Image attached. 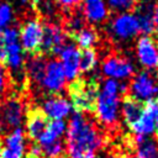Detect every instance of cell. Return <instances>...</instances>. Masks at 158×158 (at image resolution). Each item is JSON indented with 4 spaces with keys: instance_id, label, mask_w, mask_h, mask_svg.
<instances>
[{
    "instance_id": "6da1fadb",
    "label": "cell",
    "mask_w": 158,
    "mask_h": 158,
    "mask_svg": "<svg viewBox=\"0 0 158 158\" xmlns=\"http://www.w3.org/2000/svg\"><path fill=\"white\" fill-rule=\"evenodd\" d=\"M107 142L106 136L99 130L98 122L85 114L75 112L70 118L67 131L68 158H96V151Z\"/></svg>"
},
{
    "instance_id": "7a4b0ae2",
    "label": "cell",
    "mask_w": 158,
    "mask_h": 158,
    "mask_svg": "<svg viewBox=\"0 0 158 158\" xmlns=\"http://www.w3.org/2000/svg\"><path fill=\"white\" fill-rule=\"evenodd\" d=\"M67 90L75 112H95L96 101L100 93V84L96 79L85 80L81 78H75L68 84Z\"/></svg>"
},
{
    "instance_id": "3957f363",
    "label": "cell",
    "mask_w": 158,
    "mask_h": 158,
    "mask_svg": "<svg viewBox=\"0 0 158 158\" xmlns=\"http://www.w3.org/2000/svg\"><path fill=\"white\" fill-rule=\"evenodd\" d=\"M0 62L14 74L23 73V49L19 41V30L6 27L0 31Z\"/></svg>"
},
{
    "instance_id": "277c9868",
    "label": "cell",
    "mask_w": 158,
    "mask_h": 158,
    "mask_svg": "<svg viewBox=\"0 0 158 158\" xmlns=\"http://www.w3.org/2000/svg\"><path fill=\"white\" fill-rule=\"evenodd\" d=\"M158 93V77L156 72L142 70L137 74H133L130 85H127L128 95L133 96L141 101L152 100L153 96Z\"/></svg>"
},
{
    "instance_id": "5b68a950",
    "label": "cell",
    "mask_w": 158,
    "mask_h": 158,
    "mask_svg": "<svg viewBox=\"0 0 158 158\" xmlns=\"http://www.w3.org/2000/svg\"><path fill=\"white\" fill-rule=\"evenodd\" d=\"M118 94L101 90L96 101V120L106 128H117L118 123Z\"/></svg>"
},
{
    "instance_id": "8992f818",
    "label": "cell",
    "mask_w": 158,
    "mask_h": 158,
    "mask_svg": "<svg viewBox=\"0 0 158 158\" xmlns=\"http://www.w3.org/2000/svg\"><path fill=\"white\" fill-rule=\"evenodd\" d=\"M43 36V25L38 19L30 17L22 22L19 30V41L22 49L30 54H38Z\"/></svg>"
},
{
    "instance_id": "52a82bcc",
    "label": "cell",
    "mask_w": 158,
    "mask_h": 158,
    "mask_svg": "<svg viewBox=\"0 0 158 158\" xmlns=\"http://www.w3.org/2000/svg\"><path fill=\"white\" fill-rule=\"evenodd\" d=\"M109 32L115 41L125 42L135 38L139 33L138 21L132 12L116 14L109 25Z\"/></svg>"
},
{
    "instance_id": "ba28073f",
    "label": "cell",
    "mask_w": 158,
    "mask_h": 158,
    "mask_svg": "<svg viewBox=\"0 0 158 158\" xmlns=\"http://www.w3.org/2000/svg\"><path fill=\"white\" fill-rule=\"evenodd\" d=\"M101 72L104 75H106L110 79L126 80L133 77L135 65L131 62V59L123 56L112 54L104 59L101 64Z\"/></svg>"
},
{
    "instance_id": "9c48e42d",
    "label": "cell",
    "mask_w": 158,
    "mask_h": 158,
    "mask_svg": "<svg viewBox=\"0 0 158 158\" xmlns=\"http://www.w3.org/2000/svg\"><path fill=\"white\" fill-rule=\"evenodd\" d=\"M136 57L138 63L151 72L158 69V43L149 35H143L136 41Z\"/></svg>"
},
{
    "instance_id": "30bf717a",
    "label": "cell",
    "mask_w": 158,
    "mask_h": 158,
    "mask_svg": "<svg viewBox=\"0 0 158 158\" xmlns=\"http://www.w3.org/2000/svg\"><path fill=\"white\" fill-rule=\"evenodd\" d=\"M65 38L67 33L58 23L49 22L44 25L40 52L44 54H58L65 44Z\"/></svg>"
},
{
    "instance_id": "8fae6325",
    "label": "cell",
    "mask_w": 158,
    "mask_h": 158,
    "mask_svg": "<svg viewBox=\"0 0 158 158\" xmlns=\"http://www.w3.org/2000/svg\"><path fill=\"white\" fill-rule=\"evenodd\" d=\"M65 80L67 79L59 60H56V59L47 60L44 74H43L40 88L43 89L49 95L59 94V91L65 85Z\"/></svg>"
},
{
    "instance_id": "7c38bea8",
    "label": "cell",
    "mask_w": 158,
    "mask_h": 158,
    "mask_svg": "<svg viewBox=\"0 0 158 158\" xmlns=\"http://www.w3.org/2000/svg\"><path fill=\"white\" fill-rule=\"evenodd\" d=\"M23 115V102L19 96H10L0 104V125L2 130L15 128Z\"/></svg>"
},
{
    "instance_id": "4fadbf2b",
    "label": "cell",
    "mask_w": 158,
    "mask_h": 158,
    "mask_svg": "<svg viewBox=\"0 0 158 158\" xmlns=\"http://www.w3.org/2000/svg\"><path fill=\"white\" fill-rule=\"evenodd\" d=\"M49 122V117L43 112L41 107H28L26 111V131L28 138L37 142V139L47 130Z\"/></svg>"
},
{
    "instance_id": "5bb4252c",
    "label": "cell",
    "mask_w": 158,
    "mask_h": 158,
    "mask_svg": "<svg viewBox=\"0 0 158 158\" xmlns=\"http://www.w3.org/2000/svg\"><path fill=\"white\" fill-rule=\"evenodd\" d=\"M158 118V105L153 100H148L144 102V109L141 118L130 127V130L136 136H147L153 132L156 121Z\"/></svg>"
},
{
    "instance_id": "9a60e30c",
    "label": "cell",
    "mask_w": 158,
    "mask_h": 158,
    "mask_svg": "<svg viewBox=\"0 0 158 158\" xmlns=\"http://www.w3.org/2000/svg\"><path fill=\"white\" fill-rule=\"evenodd\" d=\"M79 49L74 44H64L60 49L59 54V63L63 68L65 79L72 81L78 78L79 72Z\"/></svg>"
},
{
    "instance_id": "2e32d148",
    "label": "cell",
    "mask_w": 158,
    "mask_h": 158,
    "mask_svg": "<svg viewBox=\"0 0 158 158\" xmlns=\"http://www.w3.org/2000/svg\"><path fill=\"white\" fill-rule=\"evenodd\" d=\"M81 11L84 20L93 25L105 22L110 12L106 0H83Z\"/></svg>"
},
{
    "instance_id": "e0dca14e",
    "label": "cell",
    "mask_w": 158,
    "mask_h": 158,
    "mask_svg": "<svg viewBox=\"0 0 158 158\" xmlns=\"http://www.w3.org/2000/svg\"><path fill=\"white\" fill-rule=\"evenodd\" d=\"M138 2V1H137ZM154 2L152 0H141L136 4V17L139 26V33L151 35L154 31L153 23V12H154Z\"/></svg>"
},
{
    "instance_id": "ac0fdd59",
    "label": "cell",
    "mask_w": 158,
    "mask_h": 158,
    "mask_svg": "<svg viewBox=\"0 0 158 158\" xmlns=\"http://www.w3.org/2000/svg\"><path fill=\"white\" fill-rule=\"evenodd\" d=\"M42 110L48 117L53 120H62L63 117L68 116L70 111V104L62 95L52 94L44 100Z\"/></svg>"
},
{
    "instance_id": "d6986e66",
    "label": "cell",
    "mask_w": 158,
    "mask_h": 158,
    "mask_svg": "<svg viewBox=\"0 0 158 158\" xmlns=\"http://www.w3.org/2000/svg\"><path fill=\"white\" fill-rule=\"evenodd\" d=\"M25 149V137L20 128H15L6 138L2 146L1 158H22Z\"/></svg>"
},
{
    "instance_id": "ffe728a7",
    "label": "cell",
    "mask_w": 158,
    "mask_h": 158,
    "mask_svg": "<svg viewBox=\"0 0 158 158\" xmlns=\"http://www.w3.org/2000/svg\"><path fill=\"white\" fill-rule=\"evenodd\" d=\"M144 102L146 101L137 100L128 94H123L122 116H123L125 123L128 126V128L131 126H133L141 118V116L143 114V109H144Z\"/></svg>"
},
{
    "instance_id": "44dd1931",
    "label": "cell",
    "mask_w": 158,
    "mask_h": 158,
    "mask_svg": "<svg viewBox=\"0 0 158 158\" xmlns=\"http://www.w3.org/2000/svg\"><path fill=\"white\" fill-rule=\"evenodd\" d=\"M70 38L74 41V46L81 49H89V48H94V46L98 44L99 35L93 27L85 26L81 30L77 31L75 33L70 35Z\"/></svg>"
},
{
    "instance_id": "7402d4cb",
    "label": "cell",
    "mask_w": 158,
    "mask_h": 158,
    "mask_svg": "<svg viewBox=\"0 0 158 158\" xmlns=\"http://www.w3.org/2000/svg\"><path fill=\"white\" fill-rule=\"evenodd\" d=\"M64 130H65V125L62 120H53V121L49 122L44 133L37 139V143L40 146L51 144V143H53V142H56L60 138Z\"/></svg>"
},
{
    "instance_id": "603a6c76",
    "label": "cell",
    "mask_w": 158,
    "mask_h": 158,
    "mask_svg": "<svg viewBox=\"0 0 158 158\" xmlns=\"http://www.w3.org/2000/svg\"><path fill=\"white\" fill-rule=\"evenodd\" d=\"M46 63L47 60L42 57L36 54L35 57H32L27 64V74H28V79L33 83L37 84L38 86L41 85L43 74H44V69H46Z\"/></svg>"
},
{
    "instance_id": "cb8c5ba5",
    "label": "cell",
    "mask_w": 158,
    "mask_h": 158,
    "mask_svg": "<svg viewBox=\"0 0 158 158\" xmlns=\"http://www.w3.org/2000/svg\"><path fill=\"white\" fill-rule=\"evenodd\" d=\"M135 146L137 147L136 158H158V148L156 143L144 136H135Z\"/></svg>"
},
{
    "instance_id": "d4e9b609",
    "label": "cell",
    "mask_w": 158,
    "mask_h": 158,
    "mask_svg": "<svg viewBox=\"0 0 158 158\" xmlns=\"http://www.w3.org/2000/svg\"><path fill=\"white\" fill-rule=\"evenodd\" d=\"M98 64V53L94 48L81 49L79 52V72L88 73L91 72Z\"/></svg>"
},
{
    "instance_id": "484cf974",
    "label": "cell",
    "mask_w": 158,
    "mask_h": 158,
    "mask_svg": "<svg viewBox=\"0 0 158 158\" xmlns=\"http://www.w3.org/2000/svg\"><path fill=\"white\" fill-rule=\"evenodd\" d=\"M109 10L114 12H128L135 9L137 0H106Z\"/></svg>"
},
{
    "instance_id": "4316f807",
    "label": "cell",
    "mask_w": 158,
    "mask_h": 158,
    "mask_svg": "<svg viewBox=\"0 0 158 158\" xmlns=\"http://www.w3.org/2000/svg\"><path fill=\"white\" fill-rule=\"evenodd\" d=\"M14 21L12 6L7 2H0V31L10 27Z\"/></svg>"
},
{
    "instance_id": "83f0119b",
    "label": "cell",
    "mask_w": 158,
    "mask_h": 158,
    "mask_svg": "<svg viewBox=\"0 0 158 158\" xmlns=\"http://www.w3.org/2000/svg\"><path fill=\"white\" fill-rule=\"evenodd\" d=\"M83 27H85V20H84L83 15L81 14H78V12L77 14H73L68 19V21L65 23V30H67V32H68L69 36L73 35V33H75L79 30H81Z\"/></svg>"
},
{
    "instance_id": "f1b7e54d",
    "label": "cell",
    "mask_w": 158,
    "mask_h": 158,
    "mask_svg": "<svg viewBox=\"0 0 158 158\" xmlns=\"http://www.w3.org/2000/svg\"><path fill=\"white\" fill-rule=\"evenodd\" d=\"M25 158H46V157H44V154L42 152L41 146L38 143H35V144L31 146V148L27 152V154H26Z\"/></svg>"
},
{
    "instance_id": "f546056e",
    "label": "cell",
    "mask_w": 158,
    "mask_h": 158,
    "mask_svg": "<svg viewBox=\"0 0 158 158\" xmlns=\"http://www.w3.org/2000/svg\"><path fill=\"white\" fill-rule=\"evenodd\" d=\"M57 5H59L63 9H73L78 4H80L81 0H54Z\"/></svg>"
},
{
    "instance_id": "4dcf8cb0",
    "label": "cell",
    "mask_w": 158,
    "mask_h": 158,
    "mask_svg": "<svg viewBox=\"0 0 158 158\" xmlns=\"http://www.w3.org/2000/svg\"><path fill=\"white\" fill-rule=\"evenodd\" d=\"M5 90H6V74L0 63V95H2L5 93Z\"/></svg>"
},
{
    "instance_id": "1f68e13d",
    "label": "cell",
    "mask_w": 158,
    "mask_h": 158,
    "mask_svg": "<svg viewBox=\"0 0 158 158\" xmlns=\"http://www.w3.org/2000/svg\"><path fill=\"white\" fill-rule=\"evenodd\" d=\"M153 23H154V31L158 37V2L154 5V12H153Z\"/></svg>"
},
{
    "instance_id": "d6a6232c",
    "label": "cell",
    "mask_w": 158,
    "mask_h": 158,
    "mask_svg": "<svg viewBox=\"0 0 158 158\" xmlns=\"http://www.w3.org/2000/svg\"><path fill=\"white\" fill-rule=\"evenodd\" d=\"M125 156H120L117 152H111V153H107L105 154L102 158H123Z\"/></svg>"
},
{
    "instance_id": "836d02e7",
    "label": "cell",
    "mask_w": 158,
    "mask_h": 158,
    "mask_svg": "<svg viewBox=\"0 0 158 158\" xmlns=\"http://www.w3.org/2000/svg\"><path fill=\"white\" fill-rule=\"evenodd\" d=\"M154 137H156V139L158 141V118H157L156 125H154Z\"/></svg>"
},
{
    "instance_id": "e575fe53",
    "label": "cell",
    "mask_w": 158,
    "mask_h": 158,
    "mask_svg": "<svg viewBox=\"0 0 158 158\" xmlns=\"http://www.w3.org/2000/svg\"><path fill=\"white\" fill-rule=\"evenodd\" d=\"M19 2H20L21 5H27V4L30 2V0H19Z\"/></svg>"
},
{
    "instance_id": "d590c367",
    "label": "cell",
    "mask_w": 158,
    "mask_h": 158,
    "mask_svg": "<svg viewBox=\"0 0 158 158\" xmlns=\"http://www.w3.org/2000/svg\"><path fill=\"white\" fill-rule=\"evenodd\" d=\"M2 139H1V137H0V158H1V152H2Z\"/></svg>"
},
{
    "instance_id": "8d00e7d4",
    "label": "cell",
    "mask_w": 158,
    "mask_h": 158,
    "mask_svg": "<svg viewBox=\"0 0 158 158\" xmlns=\"http://www.w3.org/2000/svg\"><path fill=\"white\" fill-rule=\"evenodd\" d=\"M123 158H136V157H133V156H128V157H123Z\"/></svg>"
},
{
    "instance_id": "74e56055",
    "label": "cell",
    "mask_w": 158,
    "mask_h": 158,
    "mask_svg": "<svg viewBox=\"0 0 158 158\" xmlns=\"http://www.w3.org/2000/svg\"><path fill=\"white\" fill-rule=\"evenodd\" d=\"M156 104H157V105H158V96H157V102H156Z\"/></svg>"
}]
</instances>
